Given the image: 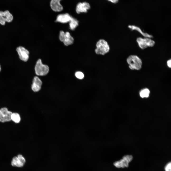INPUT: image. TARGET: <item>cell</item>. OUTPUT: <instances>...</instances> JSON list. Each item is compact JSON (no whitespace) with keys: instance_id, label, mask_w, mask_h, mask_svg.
<instances>
[{"instance_id":"13","label":"cell","mask_w":171,"mask_h":171,"mask_svg":"<svg viewBox=\"0 0 171 171\" xmlns=\"http://www.w3.org/2000/svg\"><path fill=\"white\" fill-rule=\"evenodd\" d=\"M72 16L67 13L61 14L58 15L56 20V22L62 23L69 22Z\"/></svg>"},{"instance_id":"16","label":"cell","mask_w":171,"mask_h":171,"mask_svg":"<svg viewBox=\"0 0 171 171\" xmlns=\"http://www.w3.org/2000/svg\"><path fill=\"white\" fill-rule=\"evenodd\" d=\"M69 23L70 28L72 30H74L79 25L78 20L72 16Z\"/></svg>"},{"instance_id":"22","label":"cell","mask_w":171,"mask_h":171,"mask_svg":"<svg viewBox=\"0 0 171 171\" xmlns=\"http://www.w3.org/2000/svg\"><path fill=\"white\" fill-rule=\"evenodd\" d=\"M108 1L113 4H116L119 1V0H107Z\"/></svg>"},{"instance_id":"1","label":"cell","mask_w":171,"mask_h":171,"mask_svg":"<svg viewBox=\"0 0 171 171\" xmlns=\"http://www.w3.org/2000/svg\"><path fill=\"white\" fill-rule=\"evenodd\" d=\"M95 53L98 55H104L109 52L110 48L107 42L103 39L98 40L96 44Z\"/></svg>"},{"instance_id":"14","label":"cell","mask_w":171,"mask_h":171,"mask_svg":"<svg viewBox=\"0 0 171 171\" xmlns=\"http://www.w3.org/2000/svg\"><path fill=\"white\" fill-rule=\"evenodd\" d=\"M42 82L41 80L37 76H35L33 80L31 89L35 92L38 91L41 89Z\"/></svg>"},{"instance_id":"2","label":"cell","mask_w":171,"mask_h":171,"mask_svg":"<svg viewBox=\"0 0 171 171\" xmlns=\"http://www.w3.org/2000/svg\"><path fill=\"white\" fill-rule=\"evenodd\" d=\"M129 68L132 70H138L142 67V62L141 59L136 55H130L127 59Z\"/></svg>"},{"instance_id":"5","label":"cell","mask_w":171,"mask_h":171,"mask_svg":"<svg viewBox=\"0 0 171 171\" xmlns=\"http://www.w3.org/2000/svg\"><path fill=\"white\" fill-rule=\"evenodd\" d=\"M59 37L60 41L66 46L71 45L74 42L73 38L69 32H65L63 31H61Z\"/></svg>"},{"instance_id":"18","label":"cell","mask_w":171,"mask_h":171,"mask_svg":"<svg viewBox=\"0 0 171 171\" xmlns=\"http://www.w3.org/2000/svg\"><path fill=\"white\" fill-rule=\"evenodd\" d=\"M150 91L147 89H145L142 90L140 92V95L142 98H147L149 95Z\"/></svg>"},{"instance_id":"15","label":"cell","mask_w":171,"mask_h":171,"mask_svg":"<svg viewBox=\"0 0 171 171\" xmlns=\"http://www.w3.org/2000/svg\"><path fill=\"white\" fill-rule=\"evenodd\" d=\"M128 27L131 30H135L137 31L145 37L152 38L153 37L152 35L147 33L143 32L139 27L135 25H129Z\"/></svg>"},{"instance_id":"4","label":"cell","mask_w":171,"mask_h":171,"mask_svg":"<svg viewBox=\"0 0 171 171\" xmlns=\"http://www.w3.org/2000/svg\"><path fill=\"white\" fill-rule=\"evenodd\" d=\"M139 48L142 49H144L148 47L153 46L155 42L151 38L145 37L142 38L138 37L136 39Z\"/></svg>"},{"instance_id":"7","label":"cell","mask_w":171,"mask_h":171,"mask_svg":"<svg viewBox=\"0 0 171 171\" xmlns=\"http://www.w3.org/2000/svg\"><path fill=\"white\" fill-rule=\"evenodd\" d=\"M12 113L6 107L1 108L0 109V122L4 123L10 121Z\"/></svg>"},{"instance_id":"9","label":"cell","mask_w":171,"mask_h":171,"mask_svg":"<svg viewBox=\"0 0 171 171\" xmlns=\"http://www.w3.org/2000/svg\"><path fill=\"white\" fill-rule=\"evenodd\" d=\"M90 5L89 3L86 2H79L77 4L76 11L78 14L82 13H86L90 8Z\"/></svg>"},{"instance_id":"3","label":"cell","mask_w":171,"mask_h":171,"mask_svg":"<svg viewBox=\"0 0 171 171\" xmlns=\"http://www.w3.org/2000/svg\"><path fill=\"white\" fill-rule=\"evenodd\" d=\"M35 70L37 75L43 76L48 73L49 71V68L47 65L43 64L41 60L39 59L36 63Z\"/></svg>"},{"instance_id":"11","label":"cell","mask_w":171,"mask_h":171,"mask_svg":"<svg viewBox=\"0 0 171 171\" xmlns=\"http://www.w3.org/2000/svg\"><path fill=\"white\" fill-rule=\"evenodd\" d=\"M133 158V157L131 155H125L120 161L116 162L115 165L118 167H128L129 163L132 161Z\"/></svg>"},{"instance_id":"20","label":"cell","mask_w":171,"mask_h":171,"mask_svg":"<svg viewBox=\"0 0 171 171\" xmlns=\"http://www.w3.org/2000/svg\"><path fill=\"white\" fill-rule=\"evenodd\" d=\"M171 163H168L166 166L165 168V171H171Z\"/></svg>"},{"instance_id":"21","label":"cell","mask_w":171,"mask_h":171,"mask_svg":"<svg viewBox=\"0 0 171 171\" xmlns=\"http://www.w3.org/2000/svg\"><path fill=\"white\" fill-rule=\"evenodd\" d=\"M167 65L168 66L171 68V59L167 61Z\"/></svg>"},{"instance_id":"6","label":"cell","mask_w":171,"mask_h":171,"mask_svg":"<svg viewBox=\"0 0 171 171\" xmlns=\"http://www.w3.org/2000/svg\"><path fill=\"white\" fill-rule=\"evenodd\" d=\"M13 17L8 10L0 11V24L3 25H5L6 22L10 23L12 21Z\"/></svg>"},{"instance_id":"12","label":"cell","mask_w":171,"mask_h":171,"mask_svg":"<svg viewBox=\"0 0 171 171\" xmlns=\"http://www.w3.org/2000/svg\"><path fill=\"white\" fill-rule=\"evenodd\" d=\"M62 0H51L50 5L51 9L55 12H60L63 10V7L60 3Z\"/></svg>"},{"instance_id":"19","label":"cell","mask_w":171,"mask_h":171,"mask_svg":"<svg viewBox=\"0 0 171 171\" xmlns=\"http://www.w3.org/2000/svg\"><path fill=\"white\" fill-rule=\"evenodd\" d=\"M76 76L78 78L80 79H83L84 76L83 73L80 71H77L75 73Z\"/></svg>"},{"instance_id":"10","label":"cell","mask_w":171,"mask_h":171,"mask_svg":"<svg viewBox=\"0 0 171 171\" xmlns=\"http://www.w3.org/2000/svg\"><path fill=\"white\" fill-rule=\"evenodd\" d=\"M25 162L24 157L22 155L19 154L13 158L11 163L13 166L20 167L24 166Z\"/></svg>"},{"instance_id":"17","label":"cell","mask_w":171,"mask_h":171,"mask_svg":"<svg viewBox=\"0 0 171 171\" xmlns=\"http://www.w3.org/2000/svg\"><path fill=\"white\" fill-rule=\"evenodd\" d=\"M11 120L15 123H19L21 120L19 114L17 113H12L11 116Z\"/></svg>"},{"instance_id":"8","label":"cell","mask_w":171,"mask_h":171,"mask_svg":"<svg viewBox=\"0 0 171 171\" xmlns=\"http://www.w3.org/2000/svg\"><path fill=\"white\" fill-rule=\"evenodd\" d=\"M16 51L20 60L24 62L28 61L29 53L27 49L23 47L19 46L16 48Z\"/></svg>"},{"instance_id":"23","label":"cell","mask_w":171,"mask_h":171,"mask_svg":"<svg viewBox=\"0 0 171 171\" xmlns=\"http://www.w3.org/2000/svg\"><path fill=\"white\" fill-rule=\"evenodd\" d=\"M1 71V66L0 64V72Z\"/></svg>"}]
</instances>
